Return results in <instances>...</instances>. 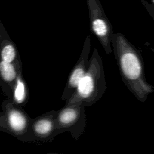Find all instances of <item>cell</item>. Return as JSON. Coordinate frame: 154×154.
<instances>
[{
	"label": "cell",
	"instance_id": "ba28073f",
	"mask_svg": "<svg viewBox=\"0 0 154 154\" xmlns=\"http://www.w3.org/2000/svg\"><path fill=\"white\" fill-rule=\"evenodd\" d=\"M1 56L2 60L11 63L16 57V51L13 45L11 44L5 45L1 50Z\"/></svg>",
	"mask_w": 154,
	"mask_h": 154
},
{
	"label": "cell",
	"instance_id": "7a4b0ae2",
	"mask_svg": "<svg viewBox=\"0 0 154 154\" xmlns=\"http://www.w3.org/2000/svg\"><path fill=\"white\" fill-rule=\"evenodd\" d=\"M122 70L125 75L131 79L137 78L141 72L140 62L132 53L125 54L121 59Z\"/></svg>",
	"mask_w": 154,
	"mask_h": 154
},
{
	"label": "cell",
	"instance_id": "52a82bcc",
	"mask_svg": "<svg viewBox=\"0 0 154 154\" xmlns=\"http://www.w3.org/2000/svg\"><path fill=\"white\" fill-rule=\"evenodd\" d=\"M52 123L49 119H42L37 121L34 125L35 131L40 135L48 134L52 129Z\"/></svg>",
	"mask_w": 154,
	"mask_h": 154
},
{
	"label": "cell",
	"instance_id": "277c9868",
	"mask_svg": "<svg viewBox=\"0 0 154 154\" xmlns=\"http://www.w3.org/2000/svg\"><path fill=\"white\" fill-rule=\"evenodd\" d=\"M0 74L4 81H13L16 76V73L13 65L11 63L2 60L0 62Z\"/></svg>",
	"mask_w": 154,
	"mask_h": 154
},
{
	"label": "cell",
	"instance_id": "8992f818",
	"mask_svg": "<svg viewBox=\"0 0 154 154\" xmlns=\"http://www.w3.org/2000/svg\"><path fill=\"white\" fill-rule=\"evenodd\" d=\"M91 26L95 34L100 37L105 36L107 33V26L105 22L100 18H94L91 21Z\"/></svg>",
	"mask_w": 154,
	"mask_h": 154
},
{
	"label": "cell",
	"instance_id": "6da1fadb",
	"mask_svg": "<svg viewBox=\"0 0 154 154\" xmlns=\"http://www.w3.org/2000/svg\"><path fill=\"white\" fill-rule=\"evenodd\" d=\"M88 41L87 40L80 58L72 70L66 85V87L64 89L63 98H64L65 100L69 99L70 97L73 95L74 92L76 91L80 81L87 72L86 63L88 53L87 49L88 47Z\"/></svg>",
	"mask_w": 154,
	"mask_h": 154
},
{
	"label": "cell",
	"instance_id": "5b68a950",
	"mask_svg": "<svg viewBox=\"0 0 154 154\" xmlns=\"http://www.w3.org/2000/svg\"><path fill=\"white\" fill-rule=\"evenodd\" d=\"M77 117L76 111L72 108L63 110L58 116V122L61 125H69L73 122Z\"/></svg>",
	"mask_w": 154,
	"mask_h": 154
},
{
	"label": "cell",
	"instance_id": "9c48e42d",
	"mask_svg": "<svg viewBox=\"0 0 154 154\" xmlns=\"http://www.w3.org/2000/svg\"><path fill=\"white\" fill-rule=\"evenodd\" d=\"M25 96V85L22 81H21L19 79H17L16 87L14 91V97L16 100L18 102H21L23 101V99Z\"/></svg>",
	"mask_w": 154,
	"mask_h": 154
},
{
	"label": "cell",
	"instance_id": "3957f363",
	"mask_svg": "<svg viewBox=\"0 0 154 154\" xmlns=\"http://www.w3.org/2000/svg\"><path fill=\"white\" fill-rule=\"evenodd\" d=\"M8 121L11 129L16 131H22L26 126L25 117L17 110H12L9 112Z\"/></svg>",
	"mask_w": 154,
	"mask_h": 154
}]
</instances>
